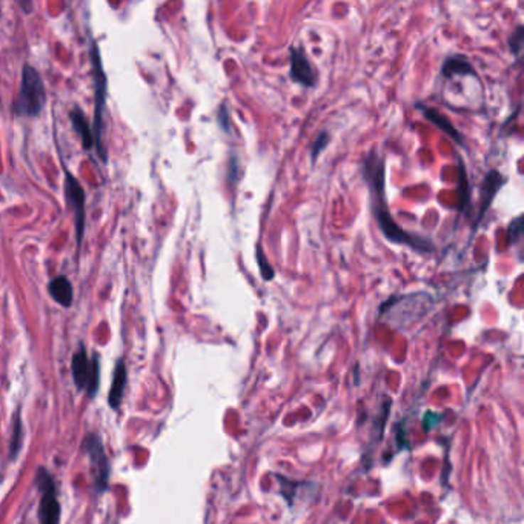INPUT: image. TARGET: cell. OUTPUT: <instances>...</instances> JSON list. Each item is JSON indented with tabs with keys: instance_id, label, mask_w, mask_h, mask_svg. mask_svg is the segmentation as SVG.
<instances>
[{
	"instance_id": "10",
	"label": "cell",
	"mask_w": 524,
	"mask_h": 524,
	"mask_svg": "<svg viewBox=\"0 0 524 524\" xmlns=\"http://www.w3.org/2000/svg\"><path fill=\"white\" fill-rule=\"evenodd\" d=\"M442 74L444 77H452L455 74H471V75H476V71L474 66L471 65V62L466 59L463 55H452L449 59H446L443 68H442Z\"/></svg>"
},
{
	"instance_id": "5",
	"label": "cell",
	"mask_w": 524,
	"mask_h": 524,
	"mask_svg": "<svg viewBox=\"0 0 524 524\" xmlns=\"http://www.w3.org/2000/svg\"><path fill=\"white\" fill-rule=\"evenodd\" d=\"M503 183H504V178L498 171H491V173L486 176L483 186H481V208L478 213V220H481L484 213L489 209L493 197L497 196Z\"/></svg>"
},
{
	"instance_id": "13",
	"label": "cell",
	"mask_w": 524,
	"mask_h": 524,
	"mask_svg": "<svg viewBox=\"0 0 524 524\" xmlns=\"http://www.w3.org/2000/svg\"><path fill=\"white\" fill-rule=\"evenodd\" d=\"M71 122L74 125V129L77 134L80 136L82 139V145L85 149H90L92 146V134H91V129H90V125H88V120L87 117L83 116V112L77 108L74 109L71 112Z\"/></svg>"
},
{
	"instance_id": "3",
	"label": "cell",
	"mask_w": 524,
	"mask_h": 524,
	"mask_svg": "<svg viewBox=\"0 0 524 524\" xmlns=\"http://www.w3.org/2000/svg\"><path fill=\"white\" fill-rule=\"evenodd\" d=\"M291 79L303 87L316 85V71L301 48H291Z\"/></svg>"
},
{
	"instance_id": "17",
	"label": "cell",
	"mask_w": 524,
	"mask_h": 524,
	"mask_svg": "<svg viewBox=\"0 0 524 524\" xmlns=\"http://www.w3.org/2000/svg\"><path fill=\"white\" fill-rule=\"evenodd\" d=\"M88 389L91 395L97 390V386H99V363H97V358H94L92 365H91V369H90V378H88Z\"/></svg>"
},
{
	"instance_id": "19",
	"label": "cell",
	"mask_w": 524,
	"mask_h": 524,
	"mask_svg": "<svg viewBox=\"0 0 524 524\" xmlns=\"http://www.w3.org/2000/svg\"><path fill=\"white\" fill-rule=\"evenodd\" d=\"M217 119H218V123H220V127L223 128V131L230 132V128H231L230 111H228V108H226V105H225V103H222V105H220V109H218Z\"/></svg>"
},
{
	"instance_id": "14",
	"label": "cell",
	"mask_w": 524,
	"mask_h": 524,
	"mask_svg": "<svg viewBox=\"0 0 524 524\" xmlns=\"http://www.w3.org/2000/svg\"><path fill=\"white\" fill-rule=\"evenodd\" d=\"M257 262H259V266H260V272L263 275L264 280H272L274 279V269L271 268V264L268 262V259H266L264 252L262 251V246H257Z\"/></svg>"
},
{
	"instance_id": "20",
	"label": "cell",
	"mask_w": 524,
	"mask_h": 524,
	"mask_svg": "<svg viewBox=\"0 0 524 524\" xmlns=\"http://www.w3.org/2000/svg\"><path fill=\"white\" fill-rule=\"evenodd\" d=\"M230 165H231V169H230V178H231V182L234 183V182H235V178H237V174H238V161H237V156H235V154H232L231 161H230Z\"/></svg>"
},
{
	"instance_id": "1",
	"label": "cell",
	"mask_w": 524,
	"mask_h": 524,
	"mask_svg": "<svg viewBox=\"0 0 524 524\" xmlns=\"http://www.w3.org/2000/svg\"><path fill=\"white\" fill-rule=\"evenodd\" d=\"M45 85L39 71L31 65H23L21 91H18L17 100L13 107L14 114L21 117L39 116L45 107Z\"/></svg>"
},
{
	"instance_id": "16",
	"label": "cell",
	"mask_w": 524,
	"mask_h": 524,
	"mask_svg": "<svg viewBox=\"0 0 524 524\" xmlns=\"http://www.w3.org/2000/svg\"><path fill=\"white\" fill-rule=\"evenodd\" d=\"M329 143V134L326 131H321L320 134L316 137V141L312 145V160H317V157L321 154V151L328 146Z\"/></svg>"
},
{
	"instance_id": "12",
	"label": "cell",
	"mask_w": 524,
	"mask_h": 524,
	"mask_svg": "<svg viewBox=\"0 0 524 524\" xmlns=\"http://www.w3.org/2000/svg\"><path fill=\"white\" fill-rule=\"evenodd\" d=\"M50 294L62 306H70L73 301V286L65 277H57L50 284Z\"/></svg>"
},
{
	"instance_id": "15",
	"label": "cell",
	"mask_w": 524,
	"mask_h": 524,
	"mask_svg": "<svg viewBox=\"0 0 524 524\" xmlns=\"http://www.w3.org/2000/svg\"><path fill=\"white\" fill-rule=\"evenodd\" d=\"M523 33H524L523 26H521V25H518V26H517V30L512 33L510 39H509L510 51H512L513 54H515L517 57L520 55V53H521V50H523V42H524V34H523Z\"/></svg>"
},
{
	"instance_id": "2",
	"label": "cell",
	"mask_w": 524,
	"mask_h": 524,
	"mask_svg": "<svg viewBox=\"0 0 524 524\" xmlns=\"http://www.w3.org/2000/svg\"><path fill=\"white\" fill-rule=\"evenodd\" d=\"M92 68H94V80H95V114H94V128H95V139H100L102 129V117H103V107H105V92H107V80H105V73L102 68V59L99 48L94 45L92 48Z\"/></svg>"
},
{
	"instance_id": "4",
	"label": "cell",
	"mask_w": 524,
	"mask_h": 524,
	"mask_svg": "<svg viewBox=\"0 0 524 524\" xmlns=\"http://www.w3.org/2000/svg\"><path fill=\"white\" fill-rule=\"evenodd\" d=\"M45 484L41 483L42 489H43V497H42V504H41V520L46 524H53L59 521L60 517V506L59 501L55 498V491H54V484L50 476L45 478Z\"/></svg>"
},
{
	"instance_id": "18",
	"label": "cell",
	"mask_w": 524,
	"mask_h": 524,
	"mask_svg": "<svg viewBox=\"0 0 524 524\" xmlns=\"http://www.w3.org/2000/svg\"><path fill=\"white\" fill-rule=\"evenodd\" d=\"M521 234H523V217H517L509 226L508 242H515L517 238H520Z\"/></svg>"
},
{
	"instance_id": "6",
	"label": "cell",
	"mask_w": 524,
	"mask_h": 524,
	"mask_svg": "<svg viewBox=\"0 0 524 524\" xmlns=\"http://www.w3.org/2000/svg\"><path fill=\"white\" fill-rule=\"evenodd\" d=\"M66 194H68L70 202L74 206L75 217H77V228H79V235L82 234L83 228V214H85V194L83 189L79 185L77 180L73 176H66Z\"/></svg>"
},
{
	"instance_id": "21",
	"label": "cell",
	"mask_w": 524,
	"mask_h": 524,
	"mask_svg": "<svg viewBox=\"0 0 524 524\" xmlns=\"http://www.w3.org/2000/svg\"><path fill=\"white\" fill-rule=\"evenodd\" d=\"M17 4L25 14H30L33 11V0H17Z\"/></svg>"
},
{
	"instance_id": "11",
	"label": "cell",
	"mask_w": 524,
	"mask_h": 524,
	"mask_svg": "<svg viewBox=\"0 0 524 524\" xmlns=\"http://www.w3.org/2000/svg\"><path fill=\"white\" fill-rule=\"evenodd\" d=\"M87 446L88 451L91 455V461L97 466V476L102 480V483H107V474H108V466H107V459H105L103 451H102V444L99 443V440H95V437H90L87 438Z\"/></svg>"
},
{
	"instance_id": "8",
	"label": "cell",
	"mask_w": 524,
	"mask_h": 524,
	"mask_svg": "<svg viewBox=\"0 0 524 524\" xmlns=\"http://www.w3.org/2000/svg\"><path fill=\"white\" fill-rule=\"evenodd\" d=\"M90 369L91 365L87 357V352L83 349H80L79 352H75L73 357V375H74V381L80 389L87 387L88 385V378H90Z\"/></svg>"
},
{
	"instance_id": "9",
	"label": "cell",
	"mask_w": 524,
	"mask_h": 524,
	"mask_svg": "<svg viewBox=\"0 0 524 524\" xmlns=\"http://www.w3.org/2000/svg\"><path fill=\"white\" fill-rule=\"evenodd\" d=\"M125 385H127V368L123 361H119L116 370H114V380L109 392V405L112 407H117L120 405L123 392H125Z\"/></svg>"
},
{
	"instance_id": "7",
	"label": "cell",
	"mask_w": 524,
	"mask_h": 524,
	"mask_svg": "<svg viewBox=\"0 0 524 524\" xmlns=\"http://www.w3.org/2000/svg\"><path fill=\"white\" fill-rule=\"evenodd\" d=\"M418 108H422V111L424 114V117L427 120H431L434 123V125H437L443 132H446L447 136H451L456 143H463V139L460 136V132L454 128V125H452L449 119L444 117L443 114H440L438 111H435L432 108H429V107H422V105H418Z\"/></svg>"
}]
</instances>
